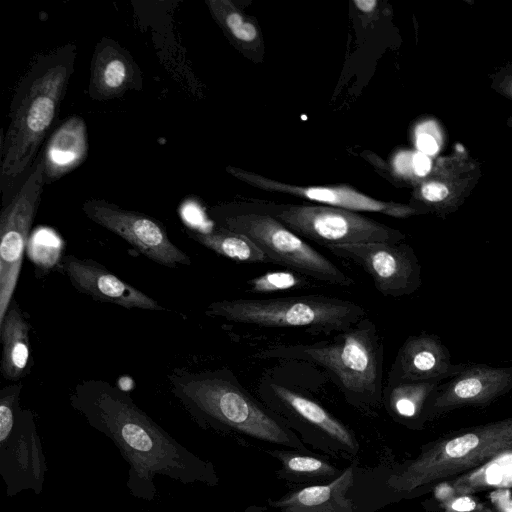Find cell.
Listing matches in <instances>:
<instances>
[{"label":"cell","instance_id":"e575fe53","mask_svg":"<svg viewBox=\"0 0 512 512\" xmlns=\"http://www.w3.org/2000/svg\"><path fill=\"white\" fill-rule=\"evenodd\" d=\"M244 512H248V510L244 511Z\"/></svg>","mask_w":512,"mask_h":512},{"label":"cell","instance_id":"3957f363","mask_svg":"<svg viewBox=\"0 0 512 512\" xmlns=\"http://www.w3.org/2000/svg\"><path fill=\"white\" fill-rule=\"evenodd\" d=\"M76 47L65 44L38 55L18 82L9 107L0 184L16 181L38 156L58 117L73 74Z\"/></svg>","mask_w":512,"mask_h":512},{"label":"cell","instance_id":"6da1fadb","mask_svg":"<svg viewBox=\"0 0 512 512\" xmlns=\"http://www.w3.org/2000/svg\"><path fill=\"white\" fill-rule=\"evenodd\" d=\"M70 404L119 450L129 467L126 486L134 498L154 501L156 476L185 485H219L211 461L173 438L118 386L100 379L84 380L75 386Z\"/></svg>","mask_w":512,"mask_h":512},{"label":"cell","instance_id":"277c9868","mask_svg":"<svg viewBox=\"0 0 512 512\" xmlns=\"http://www.w3.org/2000/svg\"><path fill=\"white\" fill-rule=\"evenodd\" d=\"M261 357L323 368L346 401L359 410L369 412L382 404L384 345L375 323L366 316L331 339L272 347Z\"/></svg>","mask_w":512,"mask_h":512},{"label":"cell","instance_id":"1f68e13d","mask_svg":"<svg viewBox=\"0 0 512 512\" xmlns=\"http://www.w3.org/2000/svg\"><path fill=\"white\" fill-rule=\"evenodd\" d=\"M355 6L363 13H371L375 10L377 6V1L375 0H355Z\"/></svg>","mask_w":512,"mask_h":512},{"label":"cell","instance_id":"8fae6325","mask_svg":"<svg viewBox=\"0 0 512 512\" xmlns=\"http://www.w3.org/2000/svg\"><path fill=\"white\" fill-rule=\"evenodd\" d=\"M45 181L41 155L0 212V327L13 300Z\"/></svg>","mask_w":512,"mask_h":512},{"label":"cell","instance_id":"44dd1931","mask_svg":"<svg viewBox=\"0 0 512 512\" xmlns=\"http://www.w3.org/2000/svg\"><path fill=\"white\" fill-rule=\"evenodd\" d=\"M133 76L132 62L123 49L111 39H102L91 60L89 96L95 100L118 97L130 88Z\"/></svg>","mask_w":512,"mask_h":512},{"label":"cell","instance_id":"4fadbf2b","mask_svg":"<svg viewBox=\"0 0 512 512\" xmlns=\"http://www.w3.org/2000/svg\"><path fill=\"white\" fill-rule=\"evenodd\" d=\"M82 211L91 221L121 237L159 265L176 268L191 264L190 256L169 239L166 228L146 214L99 199L86 200Z\"/></svg>","mask_w":512,"mask_h":512},{"label":"cell","instance_id":"7c38bea8","mask_svg":"<svg viewBox=\"0 0 512 512\" xmlns=\"http://www.w3.org/2000/svg\"><path fill=\"white\" fill-rule=\"evenodd\" d=\"M327 250L360 266L383 296H408L422 285V269L417 254L404 241L341 245Z\"/></svg>","mask_w":512,"mask_h":512},{"label":"cell","instance_id":"d6a6232c","mask_svg":"<svg viewBox=\"0 0 512 512\" xmlns=\"http://www.w3.org/2000/svg\"><path fill=\"white\" fill-rule=\"evenodd\" d=\"M4 136H5V131L3 128H0V173H1L2 160H3Z\"/></svg>","mask_w":512,"mask_h":512},{"label":"cell","instance_id":"7a4b0ae2","mask_svg":"<svg viewBox=\"0 0 512 512\" xmlns=\"http://www.w3.org/2000/svg\"><path fill=\"white\" fill-rule=\"evenodd\" d=\"M169 382L174 397L202 429L238 440L312 452L230 370L173 372Z\"/></svg>","mask_w":512,"mask_h":512},{"label":"cell","instance_id":"f546056e","mask_svg":"<svg viewBox=\"0 0 512 512\" xmlns=\"http://www.w3.org/2000/svg\"><path fill=\"white\" fill-rule=\"evenodd\" d=\"M494 512H512L510 488H496L489 493Z\"/></svg>","mask_w":512,"mask_h":512},{"label":"cell","instance_id":"ba28073f","mask_svg":"<svg viewBox=\"0 0 512 512\" xmlns=\"http://www.w3.org/2000/svg\"><path fill=\"white\" fill-rule=\"evenodd\" d=\"M222 227L249 238L267 262L320 282L351 286L354 280L271 214L247 212L224 218Z\"/></svg>","mask_w":512,"mask_h":512},{"label":"cell","instance_id":"d6986e66","mask_svg":"<svg viewBox=\"0 0 512 512\" xmlns=\"http://www.w3.org/2000/svg\"><path fill=\"white\" fill-rule=\"evenodd\" d=\"M354 478L355 465H350L326 484L301 486L267 503L279 512H353L354 502L347 493Z\"/></svg>","mask_w":512,"mask_h":512},{"label":"cell","instance_id":"ac0fdd59","mask_svg":"<svg viewBox=\"0 0 512 512\" xmlns=\"http://www.w3.org/2000/svg\"><path fill=\"white\" fill-rule=\"evenodd\" d=\"M62 266L71 285L96 301L125 309L165 310L157 300L123 281L95 260L66 255L62 259Z\"/></svg>","mask_w":512,"mask_h":512},{"label":"cell","instance_id":"836d02e7","mask_svg":"<svg viewBox=\"0 0 512 512\" xmlns=\"http://www.w3.org/2000/svg\"><path fill=\"white\" fill-rule=\"evenodd\" d=\"M476 512H494L492 508L485 506L484 504Z\"/></svg>","mask_w":512,"mask_h":512},{"label":"cell","instance_id":"603a6c76","mask_svg":"<svg viewBox=\"0 0 512 512\" xmlns=\"http://www.w3.org/2000/svg\"><path fill=\"white\" fill-rule=\"evenodd\" d=\"M262 450L280 463L277 478L291 484H326L341 474L339 468L313 452L282 447Z\"/></svg>","mask_w":512,"mask_h":512},{"label":"cell","instance_id":"83f0119b","mask_svg":"<svg viewBox=\"0 0 512 512\" xmlns=\"http://www.w3.org/2000/svg\"><path fill=\"white\" fill-rule=\"evenodd\" d=\"M255 293H273L300 289L311 285L309 278L290 270L273 271L252 278L247 282Z\"/></svg>","mask_w":512,"mask_h":512},{"label":"cell","instance_id":"484cf974","mask_svg":"<svg viewBox=\"0 0 512 512\" xmlns=\"http://www.w3.org/2000/svg\"><path fill=\"white\" fill-rule=\"evenodd\" d=\"M187 235L213 251L231 261L241 263H267L264 253L246 236L219 227L210 231L187 229Z\"/></svg>","mask_w":512,"mask_h":512},{"label":"cell","instance_id":"9c48e42d","mask_svg":"<svg viewBox=\"0 0 512 512\" xmlns=\"http://www.w3.org/2000/svg\"><path fill=\"white\" fill-rule=\"evenodd\" d=\"M257 391L260 401L303 443L332 455L357 454L353 431L311 397L269 376L261 379Z\"/></svg>","mask_w":512,"mask_h":512},{"label":"cell","instance_id":"30bf717a","mask_svg":"<svg viewBox=\"0 0 512 512\" xmlns=\"http://www.w3.org/2000/svg\"><path fill=\"white\" fill-rule=\"evenodd\" d=\"M273 215L301 238L326 249L370 242L405 241L398 229L366 217L359 212L321 204H287Z\"/></svg>","mask_w":512,"mask_h":512},{"label":"cell","instance_id":"e0dca14e","mask_svg":"<svg viewBox=\"0 0 512 512\" xmlns=\"http://www.w3.org/2000/svg\"><path fill=\"white\" fill-rule=\"evenodd\" d=\"M465 363H453L439 336L421 332L409 336L397 351L386 384L443 382L459 373Z\"/></svg>","mask_w":512,"mask_h":512},{"label":"cell","instance_id":"4316f807","mask_svg":"<svg viewBox=\"0 0 512 512\" xmlns=\"http://www.w3.org/2000/svg\"><path fill=\"white\" fill-rule=\"evenodd\" d=\"M512 450L451 480L457 495H472L485 489L511 488Z\"/></svg>","mask_w":512,"mask_h":512},{"label":"cell","instance_id":"4dcf8cb0","mask_svg":"<svg viewBox=\"0 0 512 512\" xmlns=\"http://www.w3.org/2000/svg\"><path fill=\"white\" fill-rule=\"evenodd\" d=\"M456 495L457 494L451 484V481H440L436 484L434 488V497L439 502L440 505L449 501Z\"/></svg>","mask_w":512,"mask_h":512},{"label":"cell","instance_id":"8992f818","mask_svg":"<svg viewBox=\"0 0 512 512\" xmlns=\"http://www.w3.org/2000/svg\"><path fill=\"white\" fill-rule=\"evenodd\" d=\"M205 314L230 322L274 328H304L312 334L344 331L366 316L355 302L326 295L233 299L209 304Z\"/></svg>","mask_w":512,"mask_h":512},{"label":"cell","instance_id":"7402d4cb","mask_svg":"<svg viewBox=\"0 0 512 512\" xmlns=\"http://www.w3.org/2000/svg\"><path fill=\"white\" fill-rule=\"evenodd\" d=\"M30 330V324L13 299L0 327V373L5 380L18 381L26 375L31 357Z\"/></svg>","mask_w":512,"mask_h":512},{"label":"cell","instance_id":"9a60e30c","mask_svg":"<svg viewBox=\"0 0 512 512\" xmlns=\"http://www.w3.org/2000/svg\"><path fill=\"white\" fill-rule=\"evenodd\" d=\"M479 177L480 167L464 153L440 158L414 185L408 205L418 214L445 218L464 203Z\"/></svg>","mask_w":512,"mask_h":512},{"label":"cell","instance_id":"52a82bcc","mask_svg":"<svg viewBox=\"0 0 512 512\" xmlns=\"http://www.w3.org/2000/svg\"><path fill=\"white\" fill-rule=\"evenodd\" d=\"M20 388L0 392V477L9 497L39 495L48 470L33 413L20 407Z\"/></svg>","mask_w":512,"mask_h":512},{"label":"cell","instance_id":"ffe728a7","mask_svg":"<svg viewBox=\"0 0 512 512\" xmlns=\"http://www.w3.org/2000/svg\"><path fill=\"white\" fill-rule=\"evenodd\" d=\"M88 149L84 119L77 115L67 117L52 131L41 154L45 184L81 166L88 156Z\"/></svg>","mask_w":512,"mask_h":512},{"label":"cell","instance_id":"5bb4252c","mask_svg":"<svg viewBox=\"0 0 512 512\" xmlns=\"http://www.w3.org/2000/svg\"><path fill=\"white\" fill-rule=\"evenodd\" d=\"M512 388V367L468 363L453 377L441 382L423 412V423L455 409L485 407Z\"/></svg>","mask_w":512,"mask_h":512},{"label":"cell","instance_id":"cb8c5ba5","mask_svg":"<svg viewBox=\"0 0 512 512\" xmlns=\"http://www.w3.org/2000/svg\"><path fill=\"white\" fill-rule=\"evenodd\" d=\"M441 382H402L386 384L382 390V404L397 422L411 428L423 423L427 400Z\"/></svg>","mask_w":512,"mask_h":512},{"label":"cell","instance_id":"2e32d148","mask_svg":"<svg viewBox=\"0 0 512 512\" xmlns=\"http://www.w3.org/2000/svg\"><path fill=\"white\" fill-rule=\"evenodd\" d=\"M226 171L235 178L264 191L299 197L321 205L355 212H376L394 218H408L418 212L408 204L375 199L349 185L297 186L279 182L239 167L227 166Z\"/></svg>","mask_w":512,"mask_h":512},{"label":"cell","instance_id":"d4e9b609","mask_svg":"<svg viewBox=\"0 0 512 512\" xmlns=\"http://www.w3.org/2000/svg\"><path fill=\"white\" fill-rule=\"evenodd\" d=\"M206 4L228 39L243 53L262 48L261 30L252 17L228 0H209Z\"/></svg>","mask_w":512,"mask_h":512},{"label":"cell","instance_id":"5b68a950","mask_svg":"<svg viewBox=\"0 0 512 512\" xmlns=\"http://www.w3.org/2000/svg\"><path fill=\"white\" fill-rule=\"evenodd\" d=\"M512 450V418L463 428L425 445L387 480L396 491L411 492L457 477Z\"/></svg>","mask_w":512,"mask_h":512},{"label":"cell","instance_id":"f1b7e54d","mask_svg":"<svg viewBox=\"0 0 512 512\" xmlns=\"http://www.w3.org/2000/svg\"><path fill=\"white\" fill-rule=\"evenodd\" d=\"M482 505L472 495H456L440 506L443 512H476Z\"/></svg>","mask_w":512,"mask_h":512}]
</instances>
